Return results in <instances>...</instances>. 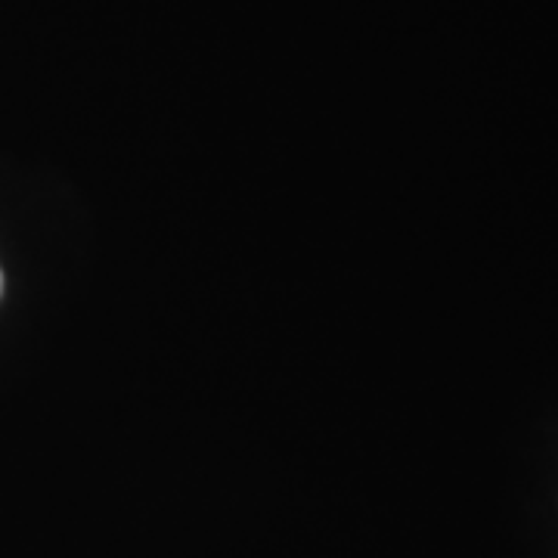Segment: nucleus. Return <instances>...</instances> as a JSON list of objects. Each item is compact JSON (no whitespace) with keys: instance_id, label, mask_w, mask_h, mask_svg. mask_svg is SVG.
<instances>
[{"instance_id":"nucleus-1","label":"nucleus","mask_w":558,"mask_h":558,"mask_svg":"<svg viewBox=\"0 0 558 558\" xmlns=\"http://www.w3.org/2000/svg\"><path fill=\"white\" fill-rule=\"evenodd\" d=\"M0 295H3V270H0Z\"/></svg>"}]
</instances>
